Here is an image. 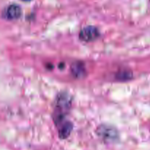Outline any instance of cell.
<instances>
[{
    "mask_svg": "<svg viewBox=\"0 0 150 150\" xmlns=\"http://www.w3.org/2000/svg\"><path fill=\"white\" fill-rule=\"evenodd\" d=\"M71 105L70 98L67 94H60L58 95V98L57 100L55 111L54 114V119L55 124L61 125L64 122L65 114L70 109Z\"/></svg>",
    "mask_w": 150,
    "mask_h": 150,
    "instance_id": "cell-1",
    "label": "cell"
},
{
    "mask_svg": "<svg viewBox=\"0 0 150 150\" xmlns=\"http://www.w3.org/2000/svg\"><path fill=\"white\" fill-rule=\"evenodd\" d=\"M100 37V31L94 26H86L79 32V38L84 42H92Z\"/></svg>",
    "mask_w": 150,
    "mask_h": 150,
    "instance_id": "cell-2",
    "label": "cell"
},
{
    "mask_svg": "<svg viewBox=\"0 0 150 150\" xmlns=\"http://www.w3.org/2000/svg\"><path fill=\"white\" fill-rule=\"evenodd\" d=\"M22 10L19 5L16 4L7 6L2 13V16L7 20H16L21 16Z\"/></svg>",
    "mask_w": 150,
    "mask_h": 150,
    "instance_id": "cell-3",
    "label": "cell"
},
{
    "mask_svg": "<svg viewBox=\"0 0 150 150\" xmlns=\"http://www.w3.org/2000/svg\"><path fill=\"white\" fill-rule=\"evenodd\" d=\"M73 130V124L70 122L66 121L59 125V136L61 139H65L70 136Z\"/></svg>",
    "mask_w": 150,
    "mask_h": 150,
    "instance_id": "cell-4",
    "label": "cell"
},
{
    "mask_svg": "<svg viewBox=\"0 0 150 150\" xmlns=\"http://www.w3.org/2000/svg\"><path fill=\"white\" fill-rule=\"evenodd\" d=\"M71 73L77 79H81L86 75V69L81 62H74L71 66Z\"/></svg>",
    "mask_w": 150,
    "mask_h": 150,
    "instance_id": "cell-5",
    "label": "cell"
},
{
    "mask_svg": "<svg viewBox=\"0 0 150 150\" xmlns=\"http://www.w3.org/2000/svg\"><path fill=\"white\" fill-rule=\"evenodd\" d=\"M98 130H99L98 135L105 140H107V139L112 140L117 137L116 130L114 129H111V127H107V126H104L103 127H99Z\"/></svg>",
    "mask_w": 150,
    "mask_h": 150,
    "instance_id": "cell-6",
    "label": "cell"
},
{
    "mask_svg": "<svg viewBox=\"0 0 150 150\" xmlns=\"http://www.w3.org/2000/svg\"><path fill=\"white\" fill-rule=\"evenodd\" d=\"M116 77H117V79L120 81H128L132 79L133 74H132V73L130 71L124 70L117 73Z\"/></svg>",
    "mask_w": 150,
    "mask_h": 150,
    "instance_id": "cell-7",
    "label": "cell"
},
{
    "mask_svg": "<svg viewBox=\"0 0 150 150\" xmlns=\"http://www.w3.org/2000/svg\"><path fill=\"white\" fill-rule=\"evenodd\" d=\"M22 1H32V0H22Z\"/></svg>",
    "mask_w": 150,
    "mask_h": 150,
    "instance_id": "cell-8",
    "label": "cell"
},
{
    "mask_svg": "<svg viewBox=\"0 0 150 150\" xmlns=\"http://www.w3.org/2000/svg\"><path fill=\"white\" fill-rule=\"evenodd\" d=\"M149 1H150V0H149Z\"/></svg>",
    "mask_w": 150,
    "mask_h": 150,
    "instance_id": "cell-9",
    "label": "cell"
}]
</instances>
